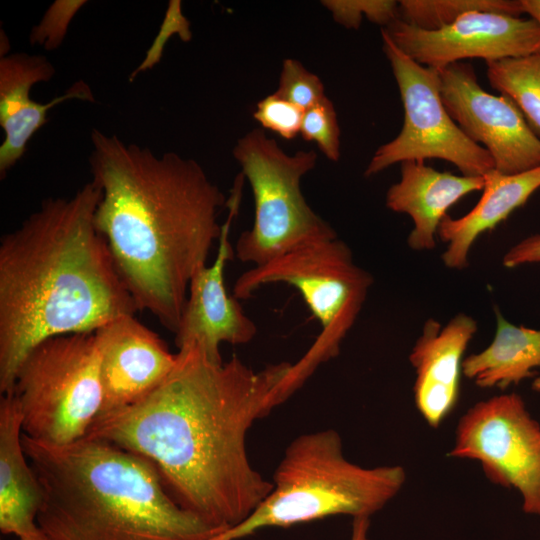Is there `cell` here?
I'll use <instances>...</instances> for the list:
<instances>
[{
    "mask_svg": "<svg viewBox=\"0 0 540 540\" xmlns=\"http://www.w3.org/2000/svg\"><path fill=\"white\" fill-rule=\"evenodd\" d=\"M492 88L510 98L533 132L540 136V51L518 58L486 62Z\"/></svg>",
    "mask_w": 540,
    "mask_h": 540,
    "instance_id": "obj_21",
    "label": "cell"
},
{
    "mask_svg": "<svg viewBox=\"0 0 540 540\" xmlns=\"http://www.w3.org/2000/svg\"><path fill=\"white\" fill-rule=\"evenodd\" d=\"M285 283L302 295L321 330L282 382L280 403L317 370L335 358L355 324L373 284L372 275L355 264L350 247L338 238L308 244L242 273L232 295L246 300L262 286Z\"/></svg>",
    "mask_w": 540,
    "mask_h": 540,
    "instance_id": "obj_6",
    "label": "cell"
},
{
    "mask_svg": "<svg viewBox=\"0 0 540 540\" xmlns=\"http://www.w3.org/2000/svg\"><path fill=\"white\" fill-rule=\"evenodd\" d=\"M322 4L348 29H358L363 15L385 27L398 18L399 2L393 0H325Z\"/></svg>",
    "mask_w": 540,
    "mask_h": 540,
    "instance_id": "obj_25",
    "label": "cell"
},
{
    "mask_svg": "<svg viewBox=\"0 0 540 540\" xmlns=\"http://www.w3.org/2000/svg\"><path fill=\"white\" fill-rule=\"evenodd\" d=\"M483 187V176H458L423 162L405 161L401 163L400 181L387 191L386 206L411 217L414 226L407 239L409 247L430 250L436 245L438 228L447 210Z\"/></svg>",
    "mask_w": 540,
    "mask_h": 540,
    "instance_id": "obj_17",
    "label": "cell"
},
{
    "mask_svg": "<svg viewBox=\"0 0 540 540\" xmlns=\"http://www.w3.org/2000/svg\"><path fill=\"white\" fill-rule=\"evenodd\" d=\"M523 13H527L540 27V0H520Z\"/></svg>",
    "mask_w": 540,
    "mask_h": 540,
    "instance_id": "obj_30",
    "label": "cell"
},
{
    "mask_svg": "<svg viewBox=\"0 0 540 540\" xmlns=\"http://www.w3.org/2000/svg\"><path fill=\"white\" fill-rule=\"evenodd\" d=\"M472 11H488L519 17L520 0H402L398 18L423 30H437Z\"/></svg>",
    "mask_w": 540,
    "mask_h": 540,
    "instance_id": "obj_22",
    "label": "cell"
},
{
    "mask_svg": "<svg viewBox=\"0 0 540 540\" xmlns=\"http://www.w3.org/2000/svg\"><path fill=\"white\" fill-rule=\"evenodd\" d=\"M22 417L12 393L0 400V530L18 540H46L37 524L41 484L22 444Z\"/></svg>",
    "mask_w": 540,
    "mask_h": 540,
    "instance_id": "obj_18",
    "label": "cell"
},
{
    "mask_svg": "<svg viewBox=\"0 0 540 540\" xmlns=\"http://www.w3.org/2000/svg\"><path fill=\"white\" fill-rule=\"evenodd\" d=\"M55 68L42 55L27 53L4 54L0 58V125L4 139L0 146V175L5 177L23 156L27 143L47 121V112L54 106L70 100L94 101L90 87L77 81L64 94L48 103L32 100L31 87L53 78Z\"/></svg>",
    "mask_w": 540,
    "mask_h": 540,
    "instance_id": "obj_16",
    "label": "cell"
},
{
    "mask_svg": "<svg viewBox=\"0 0 540 540\" xmlns=\"http://www.w3.org/2000/svg\"><path fill=\"white\" fill-rule=\"evenodd\" d=\"M291 363L254 370L236 355L210 360L195 344L178 349L169 376L124 408L100 413L86 436L149 460L172 499L212 527L245 520L273 488L248 458L253 423L280 405Z\"/></svg>",
    "mask_w": 540,
    "mask_h": 540,
    "instance_id": "obj_1",
    "label": "cell"
},
{
    "mask_svg": "<svg viewBox=\"0 0 540 540\" xmlns=\"http://www.w3.org/2000/svg\"><path fill=\"white\" fill-rule=\"evenodd\" d=\"M448 456L478 462L490 482L519 493L525 513L540 515V423L517 393L471 406Z\"/></svg>",
    "mask_w": 540,
    "mask_h": 540,
    "instance_id": "obj_10",
    "label": "cell"
},
{
    "mask_svg": "<svg viewBox=\"0 0 540 540\" xmlns=\"http://www.w3.org/2000/svg\"><path fill=\"white\" fill-rule=\"evenodd\" d=\"M540 367V330L516 326L496 310L495 336L488 347L464 358L463 375L480 388L505 389Z\"/></svg>",
    "mask_w": 540,
    "mask_h": 540,
    "instance_id": "obj_20",
    "label": "cell"
},
{
    "mask_svg": "<svg viewBox=\"0 0 540 540\" xmlns=\"http://www.w3.org/2000/svg\"><path fill=\"white\" fill-rule=\"evenodd\" d=\"M275 93L304 111L327 98L320 78L295 59L283 61Z\"/></svg>",
    "mask_w": 540,
    "mask_h": 540,
    "instance_id": "obj_24",
    "label": "cell"
},
{
    "mask_svg": "<svg viewBox=\"0 0 540 540\" xmlns=\"http://www.w3.org/2000/svg\"><path fill=\"white\" fill-rule=\"evenodd\" d=\"M244 176L239 173L227 200L229 214L222 224L218 249L211 265L200 267L193 275L186 304L176 330L177 348L195 344L216 363L223 362L220 347L223 343L247 344L257 334L255 322L244 312L240 300L230 295L224 281L226 264L234 258L229 236L238 213Z\"/></svg>",
    "mask_w": 540,
    "mask_h": 540,
    "instance_id": "obj_13",
    "label": "cell"
},
{
    "mask_svg": "<svg viewBox=\"0 0 540 540\" xmlns=\"http://www.w3.org/2000/svg\"><path fill=\"white\" fill-rule=\"evenodd\" d=\"M535 262H540V234L527 237L514 245L502 261L507 268Z\"/></svg>",
    "mask_w": 540,
    "mask_h": 540,
    "instance_id": "obj_28",
    "label": "cell"
},
{
    "mask_svg": "<svg viewBox=\"0 0 540 540\" xmlns=\"http://www.w3.org/2000/svg\"><path fill=\"white\" fill-rule=\"evenodd\" d=\"M303 115V109L276 93L261 99L253 113L254 119L264 128L287 140L294 139L300 133Z\"/></svg>",
    "mask_w": 540,
    "mask_h": 540,
    "instance_id": "obj_26",
    "label": "cell"
},
{
    "mask_svg": "<svg viewBox=\"0 0 540 540\" xmlns=\"http://www.w3.org/2000/svg\"><path fill=\"white\" fill-rule=\"evenodd\" d=\"M532 389L540 392V376L536 377L532 383Z\"/></svg>",
    "mask_w": 540,
    "mask_h": 540,
    "instance_id": "obj_31",
    "label": "cell"
},
{
    "mask_svg": "<svg viewBox=\"0 0 540 540\" xmlns=\"http://www.w3.org/2000/svg\"><path fill=\"white\" fill-rule=\"evenodd\" d=\"M383 30L414 61L438 71L470 58L491 62L540 51V27L533 19L497 12H468L437 30L397 18Z\"/></svg>",
    "mask_w": 540,
    "mask_h": 540,
    "instance_id": "obj_12",
    "label": "cell"
},
{
    "mask_svg": "<svg viewBox=\"0 0 540 540\" xmlns=\"http://www.w3.org/2000/svg\"><path fill=\"white\" fill-rule=\"evenodd\" d=\"M43 491L46 540H210L224 532L181 508L146 458L85 436L50 445L22 435Z\"/></svg>",
    "mask_w": 540,
    "mask_h": 540,
    "instance_id": "obj_4",
    "label": "cell"
},
{
    "mask_svg": "<svg viewBox=\"0 0 540 540\" xmlns=\"http://www.w3.org/2000/svg\"><path fill=\"white\" fill-rule=\"evenodd\" d=\"M399 465L364 467L345 457L333 429L302 434L285 449L273 488L241 523L210 540H240L270 527H289L334 515L369 518L402 489Z\"/></svg>",
    "mask_w": 540,
    "mask_h": 540,
    "instance_id": "obj_5",
    "label": "cell"
},
{
    "mask_svg": "<svg viewBox=\"0 0 540 540\" xmlns=\"http://www.w3.org/2000/svg\"><path fill=\"white\" fill-rule=\"evenodd\" d=\"M86 1H55L46 11L42 21L31 34V43L47 49L58 47L67 32L69 23Z\"/></svg>",
    "mask_w": 540,
    "mask_h": 540,
    "instance_id": "obj_27",
    "label": "cell"
},
{
    "mask_svg": "<svg viewBox=\"0 0 540 540\" xmlns=\"http://www.w3.org/2000/svg\"><path fill=\"white\" fill-rule=\"evenodd\" d=\"M91 144L97 228L139 310L175 333L190 281L221 236L225 195L193 159L156 155L97 129Z\"/></svg>",
    "mask_w": 540,
    "mask_h": 540,
    "instance_id": "obj_2",
    "label": "cell"
},
{
    "mask_svg": "<svg viewBox=\"0 0 540 540\" xmlns=\"http://www.w3.org/2000/svg\"><path fill=\"white\" fill-rule=\"evenodd\" d=\"M94 333L103 392L100 413L138 402L156 389L176 365L177 353H171L158 334L134 315L120 316Z\"/></svg>",
    "mask_w": 540,
    "mask_h": 540,
    "instance_id": "obj_14",
    "label": "cell"
},
{
    "mask_svg": "<svg viewBox=\"0 0 540 540\" xmlns=\"http://www.w3.org/2000/svg\"><path fill=\"white\" fill-rule=\"evenodd\" d=\"M483 179V194L476 206L460 218L446 215L439 225L437 235L448 243L442 260L450 269L466 268L476 239L506 220L540 188V167L513 175L493 169Z\"/></svg>",
    "mask_w": 540,
    "mask_h": 540,
    "instance_id": "obj_19",
    "label": "cell"
},
{
    "mask_svg": "<svg viewBox=\"0 0 540 540\" xmlns=\"http://www.w3.org/2000/svg\"><path fill=\"white\" fill-rule=\"evenodd\" d=\"M300 134L304 140L315 142L329 160L340 158V128L328 97L304 111Z\"/></svg>",
    "mask_w": 540,
    "mask_h": 540,
    "instance_id": "obj_23",
    "label": "cell"
},
{
    "mask_svg": "<svg viewBox=\"0 0 540 540\" xmlns=\"http://www.w3.org/2000/svg\"><path fill=\"white\" fill-rule=\"evenodd\" d=\"M384 53L390 62L404 109V122L393 140L380 146L364 174L370 177L395 163L442 159L465 176H484L494 161L470 140L448 114L440 93L439 71L423 66L402 50L382 29Z\"/></svg>",
    "mask_w": 540,
    "mask_h": 540,
    "instance_id": "obj_9",
    "label": "cell"
},
{
    "mask_svg": "<svg viewBox=\"0 0 540 540\" xmlns=\"http://www.w3.org/2000/svg\"><path fill=\"white\" fill-rule=\"evenodd\" d=\"M439 75L448 114L489 152L495 170L513 175L540 167V139L510 98L485 91L470 63L450 64Z\"/></svg>",
    "mask_w": 540,
    "mask_h": 540,
    "instance_id": "obj_11",
    "label": "cell"
},
{
    "mask_svg": "<svg viewBox=\"0 0 540 540\" xmlns=\"http://www.w3.org/2000/svg\"><path fill=\"white\" fill-rule=\"evenodd\" d=\"M370 521L367 517L354 518L351 540H371L368 536Z\"/></svg>",
    "mask_w": 540,
    "mask_h": 540,
    "instance_id": "obj_29",
    "label": "cell"
},
{
    "mask_svg": "<svg viewBox=\"0 0 540 540\" xmlns=\"http://www.w3.org/2000/svg\"><path fill=\"white\" fill-rule=\"evenodd\" d=\"M100 188L49 197L0 241V393L28 352L55 336L95 332L139 308L95 222Z\"/></svg>",
    "mask_w": 540,
    "mask_h": 540,
    "instance_id": "obj_3",
    "label": "cell"
},
{
    "mask_svg": "<svg viewBox=\"0 0 540 540\" xmlns=\"http://www.w3.org/2000/svg\"><path fill=\"white\" fill-rule=\"evenodd\" d=\"M476 331V321L464 313L444 326L429 318L409 354L416 374L415 405L432 428H438L458 403L464 353Z\"/></svg>",
    "mask_w": 540,
    "mask_h": 540,
    "instance_id": "obj_15",
    "label": "cell"
},
{
    "mask_svg": "<svg viewBox=\"0 0 540 540\" xmlns=\"http://www.w3.org/2000/svg\"><path fill=\"white\" fill-rule=\"evenodd\" d=\"M12 394L27 437L58 446L84 438L103 403L95 333L60 335L37 344L21 362Z\"/></svg>",
    "mask_w": 540,
    "mask_h": 540,
    "instance_id": "obj_7",
    "label": "cell"
},
{
    "mask_svg": "<svg viewBox=\"0 0 540 540\" xmlns=\"http://www.w3.org/2000/svg\"><path fill=\"white\" fill-rule=\"evenodd\" d=\"M233 155L250 184L254 220L234 247L242 263L264 264L287 252L337 238L335 230L307 203L301 180L316 165L313 150L290 155L260 129L238 139Z\"/></svg>",
    "mask_w": 540,
    "mask_h": 540,
    "instance_id": "obj_8",
    "label": "cell"
}]
</instances>
